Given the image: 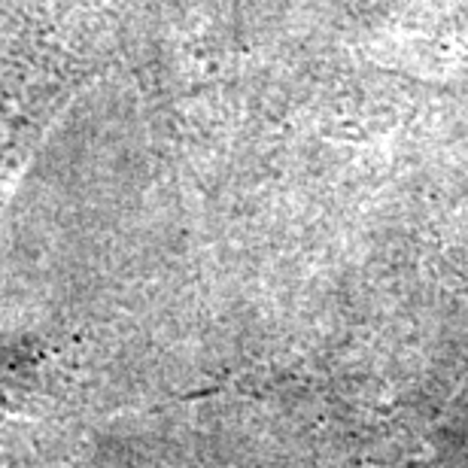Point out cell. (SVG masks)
Here are the masks:
<instances>
[{
  "mask_svg": "<svg viewBox=\"0 0 468 468\" xmlns=\"http://www.w3.org/2000/svg\"><path fill=\"white\" fill-rule=\"evenodd\" d=\"M107 61L86 34L37 22L0 40V210L70 101Z\"/></svg>",
  "mask_w": 468,
  "mask_h": 468,
  "instance_id": "obj_1",
  "label": "cell"
}]
</instances>
